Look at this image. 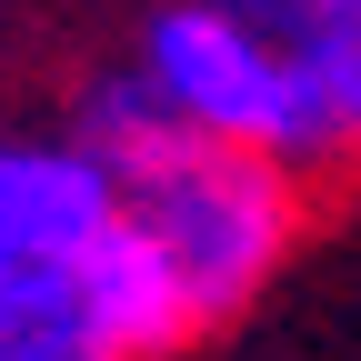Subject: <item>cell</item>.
<instances>
[{
	"mask_svg": "<svg viewBox=\"0 0 361 361\" xmlns=\"http://www.w3.org/2000/svg\"><path fill=\"white\" fill-rule=\"evenodd\" d=\"M121 211L130 231H141L171 281L191 291V322H231L271 291V271H281L311 231V211H322V180L291 171V161H261V151H221V141H191V130H161L141 161H121Z\"/></svg>",
	"mask_w": 361,
	"mask_h": 361,
	"instance_id": "obj_1",
	"label": "cell"
},
{
	"mask_svg": "<svg viewBox=\"0 0 361 361\" xmlns=\"http://www.w3.org/2000/svg\"><path fill=\"white\" fill-rule=\"evenodd\" d=\"M141 80L161 90V111L191 130V141H221V151H261V161H291L311 180H331V130H322V101L291 61L281 30H261L221 0H161L141 20Z\"/></svg>",
	"mask_w": 361,
	"mask_h": 361,
	"instance_id": "obj_2",
	"label": "cell"
},
{
	"mask_svg": "<svg viewBox=\"0 0 361 361\" xmlns=\"http://www.w3.org/2000/svg\"><path fill=\"white\" fill-rule=\"evenodd\" d=\"M121 221V180L71 130L0 141V261H80Z\"/></svg>",
	"mask_w": 361,
	"mask_h": 361,
	"instance_id": "obj_3",
	"label": "cell"
},
{
	"mask_svg": "<svg viewBox=\"0 0 361 361\" xmlns=\"http://www.w3.org/2000/svg\"><path fill=\"white\" fill-rule=\"evenodd\" d=\"M80 281H90V311H101V331H111V361H171V351L201 341L191 291H180L171 261L130 231V211L80 251Z\"/></svg>",
	"mask_w": 361,
	"mask_h": 361,
	"instance_id": "obj_4",
	"label": "cell"
},
{
	"mask_svg": "<svg viewBox=\"0 0 361 361\" xmlns=\"http://www.w3.org/2000/svg\"><path fill=\"white\" fill-rule=\"evenodd\" d=\"M0 361H111L80 261H0Z\"/></svg>",
	"mask_w": 361,
	"mask_h": 361,
	"instance_id": "obj_5",
	"label": "cell"
},
{
	"mask_svg": "<svg viewBox=\"0 0 361 361\" xmlns=\"http://www.w3.org/2000/svg\"><path fill=\"white\" fill-rule=\"evenodd\" d=\"M281 40L311 80V101H322L331 161H361V0H301V20Z\"/></svg>",
	"mask_w": 361,
	"mask_h": 361,
	"instance_id": "obj_6",
	"label": "cell"
}]
</instances>
